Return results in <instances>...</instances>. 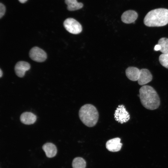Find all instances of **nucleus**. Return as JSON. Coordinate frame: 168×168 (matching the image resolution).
Instances as JSON below:
<instances>
[{
	"label": "nucleus",
	"mask_w": 168,
	"mask_h": 168,
	"mask_svg": "<svg viewBox=\"0 0 168 168\" xmlns=\"http://www.w3.org/2000/svg\"><path fill=\"white\" fill-rule=\"evenodd\" d=\"M139 98L142 105L146 109L151 110L158 108L160 100L155 89L148 85H143L139 90Z\"/></svg>",
	"instance_id": "nucleus-1"
},
{
	"label": "nucleus",
	"mask_w": 168,
	"mask_h": 168,
	"mask_svg": "<svg viewBox=\"0 0 168 168\" xmlns=\"http://www.w3.org/2000/svg\"><path fill=\"white\" fill-rule=\"evenodd\" d=\"M144 24L148 27H160L168 23V9L160 8L152 10L144 19Z\"/></svg>",
	"instance_id": "nucleus-2"
},
{
	"label": "nucleus",
	"mask_w": 168,
	"mask_h": 168,
	"mask_svg": "<svg viewBox=\"0 0 168 168\" xmlns=\"http://www.w3.org/2000/svg\"><path fill=\"white\" fill-rule=\"evenodd\" d=\"M99 116L96 108L90 104H86L82 106L79 112L80 119L85 125L88 127H92L96 125Z\"/></svg>",
	"instance_id": "nucleus-3"
},
{
	"label": "nucleus",
	"mask_w": 168,
	"mask_h": 168,
	"mask_svg": "<svg viewBox=\"0 0 168 168\" xmlns=\"http://www.w3.org/2000/svg\"><path fill=\"white\" fill-rule=\"evenodd\" d=\"M63 26L66 30L69 33L73 34H78L82 30L81 24L73 18L66 19L64 21Z\"/></svg>",
	"instance_id": "nucleus-4"
},
{
	"label": "nucleus",
	"mask_w": 168,
	"mask_h": 168,
	"mask_svg": "<svg viewBox=\"0 0 168 168\" xmlns=\"http://www.w3.org/2000/svg\"><path fill=\"white\" fill-rule=\"evenodd\" d=\"M115 120L121 124L128 122L130 119V115L123 105H119L114 114Z\"/></svg>",
	"instance_id": "nucleus-5"
},
{
	"label": "nucleus",
	"mask_w": 168,
	"mask_h": 168,
	"mask_svg": "<svg viewBox=\"0 0 168 168\" xmlns=\"http://www.w3.org/2000/svg\"><path fill=\"white\" fill-rule=\"evenodd\" d=\"M29 56L33 60L38 62H42L47 58L46 53L43 49L37 47L32 48L30 50Z\"/></svg>",
	"instance_id": "nucleus-6"
},
{
	"label": "nucleus",
	"mask_w": 168,
	"mask_h": 168,
	"mask_svg": "<svg viewBox=\"0 0 168 168\" xmlns=\"http://www.w3.org/2000/svg\"><path fill=\"white\" fill-rule=\"evenodd\" d=\"M30 68V65L27 62L20 61L15 65L14 70L16 75L19 77H23L26 72L29 70Z\"/></svg>",
	"instance_id": "nucleus-7"
},
{
	"label": "nucleus",
	"mask_w": 168,
	"mask_h": 168,
	"mask_svg": "<svg viewBox=\"0 0 168 168\" xmlns=\"http://www.w3.org/2000/svg\"><path fill=\"white\" fill-rule=\"evenodd\" d=\"M120 141L121 139L119 138H116L109 140L106 144L107 149L110 151L113 152L119 151L122 145Z\"/></svg>",
	"instance_id": "nucleus-8"
},
{
	"label": "nucleus",
	"mask_w": 168,
	"mask_h": 168,
	"mask_svg": "<svg viewBox=\"0 0 168 168\" xmlns=\"http://www.w3.org/2000/svg\"><path fill=\"white\" fill-rule=\"evenodd\" d=\"M152 78V75L149 70L142 69L140 70L138 83L140 85L143 86L150 82Z\"/></svg>",
	"instance_id": "nucleus-9"
},
{
	"label": "nucleus",
	"mask_w": 168,
	"mask_h": 168,
	"mask_svg": "<svg viewBox=\"0 0 168 168\" xmlns=\"http://www.w3.org/2000/svg\"><path fill=\"white\" fill-rule=\"evenodd\" d=\"M138 16L137 13L134 11L129 10L124 12L121 16L122 21L126 24L134 23Z\"/></svg>",
	"instance_id": "nucleus-10"
},
{
	"label": "nucleus",
	"mask_w": 168,
	"mask_h": 168,
	"mask_svg": "<svg viewBox=\"0 0 168 168\" xmlns=\"http://www.w3.org/2000/svg\"><path fill=\"white\" fill-rule=\"evenodd\" d=\"M37 117L34 114L30 112H25L21 115L20 119L23 124L30 125L33 124L36 121Z\"/></svg>",
	"instance_id": "nucleus-11"
},
{
	"label": "nucleus",
	"mask_w": 168,
	"mask_h": 168,
	"mask_svg": "<svg viewBox=\"0 0 168 168\" xmlns=\"http://www.w3.org/2000/svg\"><path fill=\"white\" fill-rule=\"evenodd\" d=\"M42 149L47 157L49 158L55 156L57 153L56 147L52 143L48 142L44 144L42 146Z\"/></svg>",
	"instance_id": "nucleus-12"
},
{
	"label": "nucleus",
	"mask_w": 168,
	"mask_h": 168,
	"mask_svg": "<svg viewBox=\"0 0 168 168\" xmlns=\"http://www.w3.org/2000/svg\"><path fill=\"white\" fill-rule=\"evenodd\" d=\"M140 73V70L138 68L130 67L126 69L125 71L127 77L130 80L133 81H138Z\"/></svg>",
	"instance_id": "nucleus-13"
},
{
	"label": "nucleus",
	"mask_w": 168,
	"mask_h": 168,
	"mask_svg": "<svg viewBox=\"0 0 168 168\" xmlns=\"http://www.w3.org/2000/svg\"><path fill=\"white\" fill-rule=\"evenodd\" d=\"M65 2L67 5V8L70 11L78 10L83 7V4L78 2L77 0H65Z\"/></svg>",
	"instance_id": "nucleus-14"
},
{
	"label": "nucleus",
	"mask_w": 168,
	"mask_h": 168,
	"mask_svg": "<svg viewBox=\"0 0 168 168\" xmlns=\"http://www.w3.org/2000/svg\"><path fill=\"white\" fill-rule=\"evenodd\" d=\"M72 165L73 168H85L86 162L83 158L77 157L73 160Z\"/></svg>",
	"instance_id": "nucleus-15"
},
{
	"label": "nucleus",
	"mask_w": 168,
	"mask_h": 168,
	"mask_svg": "<svg viewBox=\"0 0 168 168\" xmlns=\"http://www.w3.org/2000/svg\"><path fill=\"white\" fill-rule=\"evenodd\" d=\"M158 44L161 46L160 51L163 54H168V39L162 38L159 39Z\"/></svg>",
	"instance_id": "nucleus-16"
},
{
	"label": "nucleus",
	"mask_w": 168,
	"mask_h": 168,
	"mask_svg": "<svg viewBox=\"0 0 168 168\" xmlns=\"http://www.w3.org/2000/svg\"><path fill=\"white\" fill-rule=\"evenodd\" d=\"M159 59L161 64L168 69V54H162L159 56Z\"/></svg>",
	"instance_id": "nucleus-17"
},
{
	"label": "nucleus",
	"mask_w": 168,
	"mask_h": 168,
	"mask_svg": "<svg viewBox=\"0 0 168 168\" xmlns=\"http://www.w3.org/2000/svg\"><path fill=\"white\" fill-rule=\"evenodd\" d=\"M6 11L5 6L2 3H0V18H1L4 15Z\"/></svg>",
	"instance_id": "nucleus-18"
},
{
	"label": "nucleus",
	"mask_w": 168,
	"mask_h": 168,
	"mask_svg": "<svg viewBox=\"0 0 168 168\" xmlns=\"http://www.w3.org/2000/svg\"><path fill=\"white\" fill-rule=\"evenodd\" d=\"M161 48L159 44H157L155 46L154 50L155 51H160L161 49Z\"/></svg>",
	"instance_id": "nucleus-19"
},
{
	"label": "nucleus",
	"mask_w": 168,
	"mask_h": 168,
	"mask_svg": "<svg viewBox=\"0 0 168 168\" xmlns=\"http://www.w3.org/2000/svg\"><path fill=\"white\" fill-rule=\"evenodd\" d=\"M21 3H24L27 0H18Z\"/></svg>",
	"instance_id": "nucleus-20"
},
{
	"label": "nucleus",
	"mask_w": 168,
	"mask_h": 168,
	"mask_svg": "<svg viewBox=\"0 0 168 168\" xmlns=\"http://www.w3.org/2000/svg\"><path fill=\"white\" fill-rule=\"evenodd\" d=\"M2 72L1 69H0V77H1L2 75Z\"/></svg>",
	"instance_id": "nucleus-21"
}]
</instances>
